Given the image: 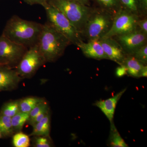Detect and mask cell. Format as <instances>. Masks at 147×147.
Here are the masks:
<instances>
[{
    "instance_id": "4fadbf2b",
    "label": "cell",
    "mask_w": 147,
    "mask_h": 147,
    "mask_svg": "<svg viewBox=\"0 0 147 147\" xmlns=\"http://www.w3.org/2000/svg\"><path fill=\"white\" fill-rule=\"evenodd\" d=\"M126 90L125 88L113 97L105 100H98L95 102L94 105L101 110L110 122L113 121L117 104Z\"/></svg>"
},
{
    "instance_id": "7a4b0ae2",
    "label": "cell",
    "mask_w": 147,
    "mask_h": 147,
    "mask_svg": "<svg viewBox=\"0 0 147 147\" xmlns=\"http://www.w3.org/2000/svg\"><path fill=\"white\" fill-rule=\"evenodd\" d=\"M70 44L71 42L65 36L48 22L43 24L37 45L46 63L57 60Z\"/></svg>"
},
{
    "instance_id": "277c9868",
    "label": "cell",
    "mask_w": 147,
    "mask_h": 147,
    "mask_svg": "<svg viewBox=\"0 0 147 147\" xmlns=\"http://www.w3.org/2000/svg\"><path fill=\"white\" fill-rule=\"evenodd\" d=\"M114 16L102 9L93 7L81 34L82 37L88 41L102 38L110 30Z\"/></svg>"
},
{
    "instance_id": "4dcf8cb0",
    "label": "cell",
    "mask_w": 147,
    "mask_h": 147,
    "mask_svg": "<svg viewBox=\"0 0 147 147\" xmlns=\"http://www.w3.org/2000/svg\"><path fill=\"white\" fill-rule=\"evenodd\" d=\"M143 13L146 16L147 13V0H139Z\"/></svg>"
},
{
    "instance_id": "9a60e30c",
    "label": "cell",
    "mask_w": 147,
    "mask_h": 147,
    "mask_svg": "<svg viewBox=\"0 0 147 147\" xmlns=\"http://www.w3.org/2000/svg\"><path fill=\"white\" fill-rule=\"evenodd\" d=\"M50 113L38 123L34 125L33 127V131L31 136H50Z\"/></svg>"
},
{
    "instance_id": "d6986e66",
    "label": "cell",
    "mask_w": 147,
    "mask_h": 147,
    "mask_svg": "<svg viewBox=\"0 0 147 147\" xmlns=\"http://www.w3.org/2000/svg\"><path fill=\"white\" fill-rule=\"evenodd\" d=\"M96 3L102 9L115 15L121 9L119 0H94Z\"/></svg>"
},
{
    "instance_id": "cb8c5ba5",
    "label": "cell",
    "mask_w": 147,
    "mask_h": 147,
    "mask_svg": "<svg viewBox=\"0 0 147 147\" xmlns=\"http://www.w3.org/2000/svg\"><path fill=\"white\" fill-rule=\"evenodd\" d=\"M32 141L33 146L34 147H51L53 146L50 136H34Z\"/></svg>"
},
{
    "instance_id": "8992f818",
    "label": "cell",
    "mask_w": 147,
    "mask_h": 147,
    "mask_svg": "<svg viewBox=\"0 0 147 147\" xmlns=\"http://www.w3.org/2000/svg\"><path fill=\"white\" fill-rule=\"evenodd\" d=\"M45 63L36 44L28 49L15 69L22 79L30 78Z\"/></svg>"
},
{
    "instance_id": "ffe728a7",
    "label": "cell",
    "mask_w": 147,
    "mask_h": 147,
    "mask_svg": "<svg viewBox=\"0 0 147 147\" xmlns=\"http://www.w3.org/2000/svg\"><path fill=\"white\" fill-rule=\"evenodd\" d=\"M30 116L28 113L19 111L15 115L11 117V123L14 133L20 132L24 125L28 121Z\"/></svg>"
},
{
    "instance_id": "d4e9b609",
    "label": "cell",
    "mask_w": 147,
    "mask_h": 147,
    "mask_svg": "<svg viewBox=\"0 0 147 147\" xmlns=\"http://www.w3.org/2000/svg\"><path fill=\"white\" fill-rule=\"evenodd\" d=\"M131 56H133L145 65H147V43L139 47L134 51Z\"/></svg>"
},
{
    "instance_id": "7c38bea8",
    "label": "cell",
    "mask_w": 147,
    "mask_h": 147,
    "mask_svg": "<svg viewBox=\"0 0 147 147\" xmlns=\"http://www.w3.org/2000/svg\"><path fill=\"white\" fill-rule=\"evenodd\" d=\"M77 46L87 57L98 60L108 59L99 40H92L86 42L82 40Z\"/></svg>"
},
{
    "instance_id": "e0dca14e",
    "label": "cell",
    "mask_w": 147,
    "mask_h": 147,
    "mask_svg": "<svg viewBox=\"0 0 147 147\" xmlns=\"http://www.w3.org/2000/svg\"><path fill=\"white\" fill-rule=\"evenodd\" d=\"M121 8L139 17L146 16L143 13L139 0H119ZM147 16V15H146Z\"/></svg>"
},
{
    "instance_id": "30bf717a",
    "label": "cell",
    "mask_w": 147,
    "mask_h": 147,
    "mask_svg": "<svg viewBox=\"0 0 147 147\" xmlns=\"http://www.w3.org/2000/svg\"><path fill=\"white\" fill-rule=\"evenodd\" d=\"M99 40L108 59L119 65H122L127 55L117 41L111 37H102Z\"/></svg>"
},
{
    "instance_id": "f1b7e54d",
    "label": "cell",
    "mask_w": 147,
    "mask_h": 147,
    "mask_svg": "<svg viewBox=\"0 0 147 147\" xmlns=\"http://www.w3.org/2000/svg\"><path fill=\"white\" fill-rule=\"evenodd\" d=\"M23 1L30 5H40L44 7L48 4L49 0H23Z\"/></svg>"
},
{
    "instance_id": "1f68e13d",
    "label": "cell",
    "mask_w": 147,
    "mask_h": 147,
    "mask_svg": "<svg viewBox=\"0 0 147 147\" xmlns=\"http://www.w3.org/2000/svg\"><path fill=\"white\" fill-rule=\"evenodd\" d=\"M147 65L144 66L142 68L141 73H140V77H147Z\"/></svg>"
},
{
    "instance_id": "4316f807",
    "label": "cell",
    "mask_w": 147,
    "mask_h": 147,
    "mask_svg": "<svg viewBox=\"0 0 147 147\" xmlns=\"http://www.w3.org/2000/svg\"><path fill=\"white\" fill-rule=\"evenodd\" d=\"M137 29L147 35V16L139 18L137 21Z\"/></svg>"
},
{
    "instance_id": "603a6c76",
    "label": "cell",
    "mask_w": 147,
    "mask_h": 147,
    "mask_svg": "<svg viewBox=\"0 0 147 147\" xmlns=\"http://www.w3.org/2000/svg\"><path fill=\"white\" fill-rule=\"evenodd\" d=\"M12 144L15 147H28L30 140L27 134L21 131L16 132L12 136Z\"/></svg>"
},
{
    "instance_id": "d6a6232c",
    "label": "cell",
    "mask_w": 147,
    "mask_h": 147,
    "mask_svg": "<svg viewBox=\"0 0 147 147\" xmlns=\"http://www.w3.org/2000/svg\"><path fill=\"white\" fill-rule=\"evenodd\" d=\"M72 1H76L79 2L88 6H90V0H72Z\"/></svg>"
},
{
    "instance_id": "6da1fadb",
    "label": "cell",
    "mask_w": 147,
    "mask_h": 147,
    "mask_svg": "<svg viewBox=\"0 0 147 147\" xmlns=\"http://www.w3.org/2000/svg\"><path fill=\"white\" fill-rule=\"evenodd\" d=\"M43 24L13 15L6 24L2 35L11 41L29 48L37 43Z\"/></svg>"
},
{
    "instance_id": "83f0119b",
    "label": "cell",
    "mask_w": 147,
    "mask_h": 147,
    "mask_svg": "<svg viewBox=\"0 0 147 147\" xmlns=\"http://www.w3.org/2000/svg\"><path fill=\"white\" fill-rule=\"evenodd\" d=\"M50 113V109L44 110L41 113H40L34 117V118L28 121V122L32 126H33L34 125L38 123L42 119H43L48 113Z\"/></svg>"
},
{
    "instance_id": "8fae6325",
    "label": "cell",
    "mask_w": 147,
    "mask_h": 147,
    "mask_svg": "<svg viewBox=\"0 0 147 147\" xmlns=\"http://www.w3.org/2000/svg\"><path fill=\"white\" fill-rule=\"evenodd\" d=\"M22 79L15 68L0 65V92L16 89Z\"/></svg>"
},
{
    "instance_id": "9c48e42d",
    "label": "cell",
    "mask_w": 147,
    "mask_h": 147,
    "mask_svg": "<svg viewBox=\"0 0 147 147\" xmlns=\"http://www.w3.org/2000/svg\"><path fill=\"white\" fill-rule=\"evenodd\" d=\"M113 38L119 43L126 55H132L139 47L147 44V35L137 29Z\"/></svg>"
},
{
    "instance_id": "ac0fdd59",
    "label": "cell",
    "mask_w": 147,
    "mask_h": 147,
    "mask_svg": "<svg viewBox=\"0 0 147 147\" xmlns=\"http://www.w3.org/2000/svg\"><path fill=\"white\" fill-rule=\"evenodd\" d=\"M43 100V98L34 96H29L20 99L19 100V111L29 114L34 107Z\"/></svg>"
},
{
    "instance_id": "7402d4cb",
    "label": "cell",
    "mask_w": 147,
    "mask_h": 147,
    "mask_svg": "<svg viewBox=\"0 0 147 147\" xmlns=\"http://www.w3.org/2000/svg\"><path fill=\"white\" fill-rule=\"evenodd\" d=\"M19 100H12L3 104L0 110V115L12 117L19 111Z\"/></svg>"
},
{
    "instance_id": "836d02e7",
    "label": "cell",
    "mask_w": 147,
    "mask_h": 147,
    "mask_svg": "<svg viewBox=\"0 0 147 147\" xmlns=\"http://www.w3.org/2000/svg\"><path fill=\"white\" fill-rule=\"evenodd\" d=\"M2 135L1 133V131H0V139H2Z\"/></svg>"
},
{
    "instance_id": "5bb4252c",
    "label": "cell",
    "mask_w": 147,
    "mask_h": 147,
    "mask_svg": "<svg viewBox=\"0 0 147 147\" xmlns=\"http://www.w3.org/2000/svg\"><path fill=\"white\" fill-rule=\"evenodd\" d=\"M122 65L126 67L127 74L135 78L140 77V73L145 65L131 55H127Z\"/></svg>"
},
{
    "instance_id": "52a82bcc",
    "label": "cell",
    "mask_w": 147,
    "mask_h": 147,
    "mask_svg": "<svg viewBox=\"0 0 147 147\" xmlns=\"http://www.w3.org/2000/svg\"><path fill=\"white\" fill-rule=\"evenodd\" d=\"M28 48L0 36V65L14 68Z\"/></svg>"
},
{
    "instance_id": "5b68a950",
    "label": "cell",
    "mask_w": 147,
    "mask_h": 147,
    "mask_svg": "<svg viewBox=\"0 0 147 147\" xmlns=\"http://www.w3.org/2000/svg\"><path fill=\"white\" fill-rule=\"evenodd\" d=\"M43 7L46 11L47 22L65 36L71 44L77 46L83 40L80 33L60 11L48 3Z\"/></svg>"
},
{
    "instance_id": "e575fe53",
    "label": "cell",
    "mask_w": 147,
    "mask_h": 147,
    "mask_svg": "<svg viewBox=\"0 0 147 147\" xmlns=\"http://www.w3.org/2000/svg\"></svg>"
},
{
    "instance_id": "44dd1931",
    "label": "cell",
    "mask_w": 147,
    "mask_h": 147,
    "mask_svg": "<svg viewBox=\"0 0 147 147\" xmlns=\"http://www.w3.org/2000/svg\"><path fill=\"white\" fill-rule=\"evenodd\" d=\"M0 131L3 138L11 137L15 134L11 123V117L0 115Z\"/></svg>"
},
{
    "instance_id": "f546056e",
    "label": "cell",
    "mask_w": 147,
    "mask_h": 147,
    "mask_svg": "<svg viewBox=\"0 0 147 147\" xmlns=\"http://www.w3.org/2000/svg\"><path fill=\"white\" fill-rule=\"evenodd\" d=\"M127 74L126 67L123 65H121L116 69L115 75L117 77H122Z\"/></svg>"
},
{
    "instance_id": "484cf974",
    "label": "cell",
    "mask_w": 147,
    "mask_h": 147,
    "mask_svg": "<svg viewBox=\"0 0 147 147\" xmlns=\"http://www.w3.org/2000/svg\"><path fill=\"white\" fill-rule=\"evenodd\" d=\"M48 109H50V108H49L48 103L45 99H44L38 103L29 113L30 118H29L28 121L34 118L37 115L44 110Z\"/></svg>"
},
{
    "instance_id": "3957f363",
    "label": "cell",
    "mask_w": 147,
    "mask_h": 147,
    "mask_svg": "<svg viewBox=\"0 0 147 147\" xmlns=\"http://www.w3.org/2000/svg\"><path fill=\"white\" fill-rule=\"evenodd\" d=\"M48 3L60 11L81 34L93 7L72 0H49Z\"/></svg>"
},
{
    "instance_id": "2e32d148",
    "label": "cell",
    "mask_w": 147,
    "mask_h": 147,
    "mask_svg": "<svg viewBox=\"0 0 147 147\" xmlns=\"http://www.w3.org/2000/svg\"><path fill=\"white\" fill-rule=\"evenodd\" d=\"M108 145L112 147H127L128 145L121 137L116 128L114 121L110 122V134L108 141Z\"/></svg>"
},
{
    "instance_id": "ba28073f",
    "label": "cell",
    "mask_w": 147,
    "mask_h": 147,
    "mask_svg": "<svg viewBox=\"0 0 147 147\" xmlns=\"http://www.w3.org/2000/svg\"><path fill=\"white\" fill-rule=\"evenodd\" d=\"M139 18L137 15L121 9L115 14L110 30L103 37H113L137 30Z\"/></svg>"
}]
</instances>
